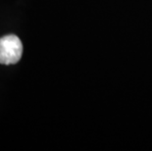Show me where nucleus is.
Instances as JSON below:
<instances>
[{
	"label": "nucleus",
	"mask_w": 152,
	"mask_h": 151,
	"mask_svg": "<svg viewBox=\"0 0 152 151\" xmlns=\"http://www.w3.org/2000/svg\"><path fill=\"white\" fill-rule=\"evenodd\" d=\"M23 55V43L15 34L0 37V64L13 65L21 60Z\"/></svg>",
	"instance_id": "obj_1"
}]
</instances>
